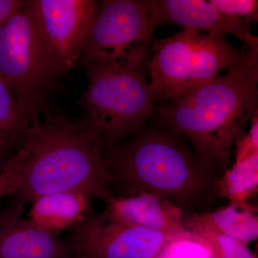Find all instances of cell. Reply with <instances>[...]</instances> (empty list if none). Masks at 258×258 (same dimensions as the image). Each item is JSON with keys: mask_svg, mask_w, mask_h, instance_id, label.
<instances>
[{"mask_svg": "<svg viewBox=\"0 0 258 258\" xmlns=\"http://www.w3.org/2000/svg\"><path fill=\"white\" fill-rule=\"evenodd\" d=\"M0 79L30 121L46 107L57 79L42 47L31 1L0 28Z\"/></svg>", "mask_w": 258, "mask_h": 258, "instance_id": "5b68a950", "label": "cell"}, {"mask_svg": "<svg viewBox=\"0 0 258 258\" xmlns=\"http://www.w3.org/2000/svg\"><path fill=\"white\" fill-rule=\"evenodd\" d=\"M30 121L0 79V157L9 159L23 144Z\"/></svg>", "mask_w": 258, "mask_h": 258, "instance_id": "2e32d148", "label": "cell"}, {"mask_svg": "<svg viewBox=\"0 0 258 258\" xmlns=\"http://www.w3.org/2000/svg\"><path fill=\"white\" fill-rule=\"evenodd\" d=\"M27 219L47 233L59 236L94 213L93 199L79 191H60L39 197L30 203Z\"/></svg>", "mask_w": 258, "mask_h": 258, "instance_id": "4fadbf2b", "label": "cell"}, {"mask_svg": "<svg viewBox=\"0 0 258 258\" xmlns=\"http://www.w3.org/2000/svg\"><path fill=\"white\" fill-rule=\"evenodd\" d=\"M188 232L211 231L249 243L258 237L257 208L245 203H230L221 208L184 217Z\"/></svg>", "mask_w": 258, "mask_h": 258, "instance_id": "9a60e30c", "label": "cell"}, {"mask_svg": "<svg viewBox=\"0 0 258 258\" xmlns=\"http://www.w3.org/2000/svg\"><path fill=\"white\" fill-rule=\"evenodd\" d=\"M23 214L9 207L0 220V258H79L69 239L37 228Z\"/></svg>", "mask_w": 258, "mask_h": 258, "instance_id": "7c38bea8", "label": "cell"}, {"mask_svg": "<svg viewBox=\"0 0 258 258\" xmlns=\"http://www.w3.org/2000/svg\"><path fill=\"white\" fill-rule=\"evenodd\" d=\"M18 180L16 165L12 159L5 161L0 173V203L6 197L14 192Z\"/></svg>", "mask_w": 258, "mask_h": 258, "instance_id": "44dd1931", "label": "cell"}, {"mask_svg": "<svg viewBox=\"0 0 258 258\" xmlns=\"http://www.w3.org/2000/svg\"><path fill=\"white\" fill-rule=\"evenodd\" d=\"M104 154L113 196L155 194L180 209L184 217L209 211L221 199L218 178L169 129L142 130L104 149Z\"/></svg>", "mask_w": 258, "mask_h": 258, "instance_id": "3957f363", "label": "cell"}, {"mask_svg": "<svg viewBox=\"0 0 258 258\" xmlns=\"http://www.w3.org/2000/svg\"><path fill=\"white\" fill-rule=\"evenodd\" d=\"M154 30L142 1L97 3L83 49V62L143 70Z\"/></svg>", "mask_w": 258, "mask_h": 258, "instance_id": "8992f818", "label": "cell"}, {"mask_svg": "<svg viewBox=\"0 0 258 258\" xmlns=\"http://www.w3.org/2000/svg\"><path fill=\"white\" fill-rule=\"evenodd\" d=\"M88 83L81 106L82 123L104 149L140 133L156 111V101L143 70L86 62Z\"/></svg>", "mask_w": 258, "mask_h": 258, "instance_id": "277c9868", "label": "cell"}, {"mask_svg": "<svg viewBox=\"0 0 258 258\" xmlns=\"http://www.w3.org/2000/svg\"><path fill=\"white\" fill-rule=\"evenodd\" d=\"M42 111L45 118L32 117L23 144L10 157L18 172L10 208L24 213L35 199L60 191L109 200L113 196L111 174L96 134L83 123H75L47 107Z\"/></svg>", "mask_w": 258, "mask_h": 258, "instance_id": "6da1fadb", "label": "cell"}, {"mask_svg": "<svg viewBox=\"0 0 258 258\" xmlns=\"http://www.w3.org/2000/svg\"><path fill=\"white\" fill-rule=\"evenodd\" d=\"M105 204L102 212L114 221L179 238L190 235L185 228L181 210L155 194L112 196Z\"/></svg>", "mask_w": 258, "mask_h": 258, "instance_id": "8fae6325", "label": "cell"}, {"mask_svg": "<svg viewBox=\"0 0 258 258\" xmlns=\"http://www.w3.org/2000/svg\"><path fill=\"white\" fill-rule=\"evenodd\" d=\"M210 3L227 16L245 21H257L258 2L255 0H210Z\"/></svg>", "mask_w": 258, "mask_h": 258, "instance_id": "d6986e66", "label": "cell"}, {"mask_svg": "<svg viewBox=\"0 0 258 258\" xmlns=\"http://www.w3.org/2000/svg\"><path fill=\"white\" fill-rule=\"evenodd\" d=\"M192 239L208 251L212 258H257L248 243L211 231L189 232Z\"/></svg>", "mask_w": 258, "mask_h": 258, "instance_id": "ac0fdd59", "label": "cell"}, {"mask_svg": "<svg viewBox=\"0 0 258 258\" xmlns=\"http://www.w3.org/2000/svg\"><path fill=\"white\" fill-rule=\"evenodd\" d=\"M69 232L79 258H157L179 238L114 221L103 212H94Z\"/></svg>", "mask_w": 258, "mask_h": 258, "instance_id": "ba28073f", "label": "cell"}, {"mask_svg": "<svg viewBox=\"0 0 258 258\" xmlns=\"http://www.w3.org/2000/svg\"><path fill=\"white\" fill-rule=\"evenodd\" d=\"M257 54L157 108L159 126L188 142L219 179L230 169L232 149L257 110Z\"/></svg>", "mask_w": 258, "mask_h": 258, "instance_id": "7a4b0ae2", "label": "cell"}, {"mask_svg": "<svg viewBox=\"0 0 258 258\" xmlns=\"http://www.w3.org/2000/svg\"><path fill=\"white\" fill-rule=\"evenodd\" d=\"M42 47L58 79L81 57L97 3L93 0H32Z\"/></svg>", "mask_w": 258, "mask_h": 258, "instance_id": "52a82bcc", "label": "cell"}, {"mask_svg": "<svg viewBox=\"0 0 258 258\" xmlns=\"http://www.w3.org/2000/svg\"><path fill=\"white\" fill-rule=\"evenodd\" d=\"M149 22L155 30L166 24L184 28L208 30L233 35L251 50L258 52V38L251 33L249 22L227 16L210 1L144 0Z\"/></svg>", "mask_w": 258, "mask_h": 258, "instance_id": "9c48e42d", "label": "cell"}, {"mask_svg": "<svg viewBox=\"0 0 258 258\" xmlns=\"http://www.w3.org/2000/svg\"><path fill=\"white\" fill-rule=\"evenodd\" d=\"M256 154H258L257 110L252 115L249 130L235 144L234 164L240 162Z\"/></svg>", "mask_w": 258, "mask_h": 258, "instance_id": "ffe728a7", "label": "cell"}, {"mask_svg": "<svg viewBox=\"0 0 258 258\" xmlns=\"http://www.w3.org/2000/svg\"><path fill=\"white\" fill-rule=\"evenodd\" d=\"M254 52H258L247 46L245 50L234 46L225 34L201 33L194 51L187 91L240 66Z\"/></svg>", "mask_w": 258, "mask_h": 258, "instance_id": "5bb4252c", "label": "cell"}, {"mask_svg": "<svg viewBox=\"0 0 258 258\" xmlns=\"http://www.w3.org/2000/svg\"><path fill=\"white\" fill-rule=\"evenodd\" d=\"M24 0H0V28L27 4Z\"/></svg>", "mask_w": 258, "mask_h": 258, "instance_id": "7402d4cb", "label": "cell"}, {"mask_svg": "<svg viewBox=\"0 0 258 258\" xmlns=\"http://www.w3.org/2000/svg\"><path fill=\"white\" fill-rule=\"evenodd\" d=\"M200 30L184 28L164 39H153L149 85L155 101H171L187 91L190 69Z\"/></svg>", "mask_w": 258, "mask_h": 258, "instance_id": "30bf717a", "label": "cell"}, {"mask_svg": "<svg viewBox=\"0 0 258 258\" xmlns=\"http://www.w3.org/2000/svg\"><path fill=\"white\" fill-rule=\"evenodd\" d=\"M5 161H5V159H2V158L0 157V173H1L2 169H3Z\"/></svg>", "mask_w": 258, "mask_h": 258, "instance_id": "603a6c76", "label": "cell"}, {"mask_svg": "<svg viewBox=\"0 0 258 258\" xmlns=\"http://www.w3.org/2000/svg\"><path fill=\"white\" fill-rule=\"evenodd\" d=\"M218 186L220 198L230 203L247 202L257 191L258 154L233 164L220 178Z\"/></svg>", "mask_w": 258, "mask_h": 258, "instance_id": "e0dca14e", "label": "cell"}]
</instances>
